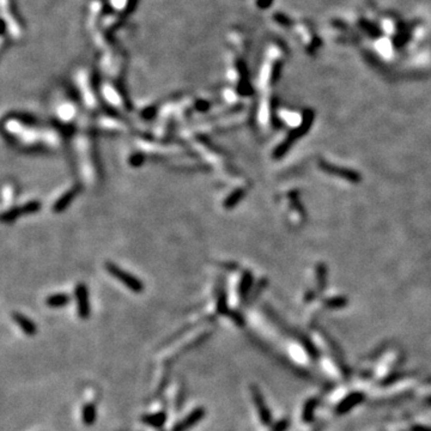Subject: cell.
Segmentation results:
<instances>
[{"mask_svg": "<svg viewBox=\"0 0 431 431\" xmlns=\"http://www.w3.org/2000/svg\"><path fill=\"white\" fill-rule=\"evenodd\" d=\"M75 296H76V302H77L78 315H79L81 320H88L90 316V313H91L88 286L83 283L78 284V285L76 286Z\"/></svg>", "mask_w": 431, "mask_h": 431, "instance_id": "7a4b0ae2", "label": "cell"}, {"mask_svg": "<svg viewBox=\"0 0 431 431\" xmlns=\"http://www.w3.org/2000/svg\"><path fill=\"white\" fill-rule=\"evenodd\" d=\"M143 162H144V156L139 154L133 155V156L131 157V159H129V163H131L132 167H138V165L143 164Z\"/></svg>", "mask_w": 431, "mask_h": 431, "instance_id": "4fadbf2b", "label": "cell"}, {"mask_svg": "<svg viewBox=\"0 0 431 431\" xmlns=\"http://www.w3.org/2000/svg\"><path fill=\"white\" fill-rule=\"evenodd\" d=\"M78 193H79V188L78 187H73L70 191H67L66 193L63 194L60 198L56 200L54 206H53V212L54 213L64 212V211L71 205L72 200L78 196Z\"/></svg>", "mask_w": 431, "mask_h": 431, "instance_id": "8992f818", "label": "cell"}, {"mask_svg": "<svg viewBox=\"0 0 431 431\" xmlns=\"http://www.w3.org/2000/svg\"><path fill=\"white\" fill-rule=\"evenodd\" d=\"M253 398H254L255 405H256V407H258L261 422H263L264 425H269L270 423H271V413H270L269 408L265 406L263 396H261L260 392L256 390V388H253Z\"/></svg>", "mask_w": 431, "mask_h": 431, "instance_id": "ba28073f", "label": "cell"}, {"mask_svg": "<svg viewBox=\"0 0 431 431\" xmlns=\"http://www.w3.org/2000/svg\"><path fill=\"white\" fill-rule=\"evenodd\" d=\"M106 270L111 273L115 279H118L119 281H121L123 285L127 286L131 291L136 292V294H140V292L144 291V285L142 281L138 279L136 275L123 271V270L120 269L118 265L113 263H107Z\"/></svg>", "mask_w": 431, "mask_h": 431, "instance_id": "6da1fadb", "label": "cell"}, {"mask_svg": "<svg viewBox=\"0 0 431 431\" xmlns=\"http://www.w3.org/2000/svg\"><path fill=\"white\" fill-rule=\"evenodd\" d=\"M241 196H242V191H235L233 194H230V196L225 199L224 206L228 208L233 207L234 205L238 201V198H241Z\"/></svg>", "mask_w": 431, "mask_h": 431, "instance_id": "7c38bea8", "label": "cell"}, {"mask_svg": "<svg viewBox=\"0 0 431 431\" xmlns=\"http://www.w3.org/2000/svg\"><path fill=\"white\" fill-rule=\"evenodd\" d=\"M217 312L219 314H225L228 312V306H227V296H225L224 290H219L218 297H217Z\"/></svg>", "mask_w": 431, "mask_h": 431, "instance_id": "8fae6325", "label": "cell"}, {"mask_svg": "<svg viewBox=\"0 0 431 431\" xmlns=\"http://www.w3.org/2000/svg\"><path fill=\"white\" fill-rule=\"evenodd\" d=\"M167 412L165 411H159L156 413H150V415H144L142 417V423L148 425V427L154 428V429H160L164 427L165 422H167Z\"/></svg>", "mask_w": 431, "mask_h": 431, "instance_id": "52a82bcc", "label": "cell"}, {"mask_svg": "<svg viewBox=\"0 0 431 431\" xmlns=\"http://www.w3.org/2000/svg\"><path fill=\"white\" fill-rule=\"evenodd\" d=\"M97 419V407L92 402L85 404L81 410V422L85 427H91Z\"/></svg>", "mask_w": 431, "mask_h": 431, "instance_id": "9c48e42d", "label": "cell"}, {"mask_svg": "<svg viewBox=\"0 0 431 431\" xmlns=\"http://www.w3.org/2000/svg\"><path fill=\"white\" fill-rule=\"evenodd\" d=\"M12 319L17 323V326H18V327L23 331V333L27 334L28 337H34V335L38 333V327H36L35 322H34L32 319L25 316L24 314H22V313H18V312L12 313Z\"/></svg>", "mask_w": 431, "mask_h": 431, "instance_id": "5b68a950", "label": "cell"}, {"mask_svg": "<svg viewBox=\"0 0 431 431\" xmlns=\"http://www.w3.org/2000/svg\"><path fill=\"white\" fill-rule=\"evenodd\" d=\"M205 416H206V410L204 407H196L184 419L177 422L171 431H188L192 428L196 427L199 422H201L205 418Z\"/></svg>", "mask_w": 431, "mask_h": 431, "instance_id": "277c9868", "label": "cell"}, {"mask_svg": "<svg viewBox=\"0 0 431 431\" xmlns=\"http://www.w3.org/2000/svg\"><path fill=\"white\" fill-rule=\"evenodd\" d=\"M41 208V202L38 200H34V201L27 202V204L22 205V206L13 207L11 210L6 211L5 213H2L1 219L4 223H11V222H15L18 217H22L24 215H32V213L38 212Z\"/></svg>", "mask_w": 431, "mask_h": 431, "instance_id": "3957f363", "label": "cell"}, {"mask_svg": "<svg viewBox=\"0 0 431 431\" xmlns=\"http://www.w3.org/2000/svg\"><path fill=\"white\" fill-rule=\"evenodd\" d=\"M70 302H71V297L67 294L50 295L46 300V304L49 308H64Z\"/></svg>", "mask_w": 431, "mask_h": 431, "instance_id": "30bf717a", "label": "cell"}]
</instances>
